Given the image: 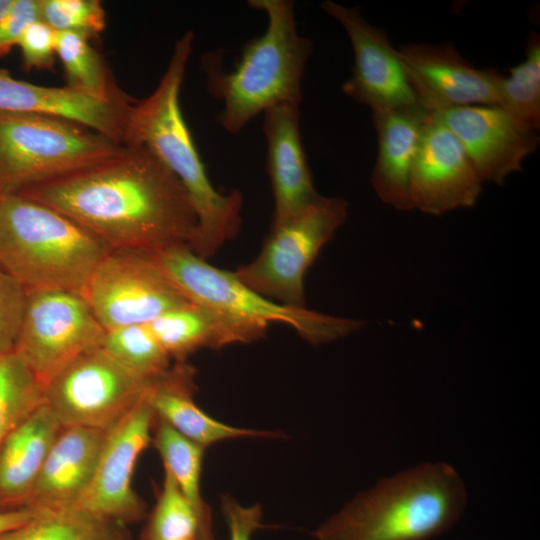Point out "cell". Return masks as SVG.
<instances>
[{"label": "cell", "instance_id": "6da1fadb", "mask_svg": "<svg viewBox=\"0 0 540 540\" xmlns=\"http://www.w3.org/2000/svg\"><path fill=\"white\" fill-rule=\"evenodd\" d=\"M66 215L111 249L156 253L190 247L197 229L191 200L176 176L144 146L19 193Z\"/></svg>", "mask_w": 540, "mask_h": 540}, {"label": "cell", "instance_id": "7a4b0ae2", "mask_svg": "<svg viewBox=\"0 0 540 540\" xmlns=\"http://www.w3.org/2000/svg\"><path fill=\"white\" fill-rule=\"evenodd\" d=\"M194 34L179 38L156 89L135 100L125 129L124 146H144L180 181L197 216L190 249L206 260L237 236L242 224L239 190L220 193L211 183L180 106V90L192 52Z\"/></svg>", "mask_w": 540, "mask_h": 540}, {"label": "cell", "instance_id": "3957f363", "mask_svg": "<svg viewBox=\"0 0 540 540\" xmlns=\"http://www.w3.org/2000/svg\"><path fill=\"white\" fill-rule=\"evenodd\" d=\"M248 5L266 14L267 27L246 43L235 66L227 71L220 51L201 59L208 92L222 104L218 122L231 134L273 106L301 104L312 52V42L298 32L293 1L250 0Z\"/></svg>", "mask_w": 540, "mask_h": 540}, {"label": "cell", "instance_id": "277c9868", "mask_svg": "<svg viewBox=\"0 0 540 540\" xmlns=\"http://www.w3.org/2000/svg\"><path fill=\"white\" fill-rule=\"evenodd\" d=\"M458 472L422 463L358 494L313 533L315 540H430L451 529L466 506Z\"/></svg>", "mask_w": 540, "mask_h": 540}, {"label": "cell", "instance_id": "5b68a950", "mask_svg": "<svg viewBox=\"0 0 540 540\" xmlns=\"http://www.w3.org/2000/svg\"><path fill=\"white\" fill-rule=\"evenodd\" d=\"M110 250L50 206L19 194L0 196V263L26 291L83 295Z\"/></svg>", "mask_w": 540, "mask_h": 540}, {"label": "cell", "instance_id": "8992f818", "mask_svg": "<svg viewBox=\"0 0 540 540\" xmlns=\"http://www.w3.org/2000/svg\"><path fill=\"white\" fill-rule=\"evenodd\" d=\"M123 146L65 118L0 111V196L96 164Z\"/></svg>", "mask_w": 540, "mask_h": 540}, {"label": "cell", "instance_id": "52a82bcc", "mask_svg": "<svg viewBox=\"0 0 540 540\" xmlns=\"http://www.w3.org/2000/svg\"><path fill=\"white\" fill-rule=\"evenodd\" d=\"M152 256L191 302L249 322L288 325L311 344L337 340L361 325L357 320L272 301L243 284L234 272L212 266L198 257L187 245L172 246Z\"/></svg>", "mask_w": 540, "mask_h": 540}, {"label": "cell", "instance_id": "ba28073f", "mask_svg": "<svg viewBox=\"0 0 540 540\" xmlns=\"http://www.w3.org/2000/svg\"><path fill=\"white\" fill-rule=\"evenodd\" d=\"M347 209L344 199L321 195L294 216L272 224L256 258L234 274L243 284L269 299L306 308V272L345 222Z\"/></svg>", "mask_w": 540, "mask_h": 540}, {"label": "cell", "instance_id": "9c48e42d", "mask_svg": "<svg viewBox=\"0 0 540 540\" xmlns=\"http://www.w3.org/2000/svg\"><path fill=\"white\" fill-rule=\"evenodd\" d=\"M153 384L97 346L79 355L46 384L45 404L62 427L109 431L147 396Z\"/></svg>", "mask_w": 540, "mask_h": 540}, {"label": "cell", "instance_id": "30bf717a", "mask_svg": "<svg viewBox=\"0 0 540 540\" xmlns=\"http://www.w3.org/2000/svg\"><path fill=\"white\" fill-rule=\"evenodd\" d=\"M104 334L83 295L27 291L13 351L46 386L79 355L100 346Z\"/></svg>", "mask_w": 540, "mask_h": 540}, {"label": "cell", "instance_id": "8fae6325", "mask_svg": "<svg viewBox=\"0 0 540 540\" xmlns=\"http://www.w3.org/2000/svg\"><path fill=\"white\" fill-rule=\"evenodd\" d=\"M106 330L148 324L191 302L167 277L152 254L112 249L92 273L83 293Z\"/></svg>", "mask_w": 540, "mask_h": 540}, {"label": "cell", "instance_id": "7c38bea8", "mask_svg": "<svg viewBox=\"0 0 540 540\" xmlns=\"http://www.w3.org/2000/svg\"><path fill=\"white\" fill-rule=\"evenodd\" d=\"M147 397L108 431L92 482L77 505L127 526L147 516L132 487L137 459L152 441L155 414Z\"/></svg>", "mask_w": 540, "mask_h": 540}, {"label": "cell", "instance_id": "4fadbf2b", "mask_svg": "<svg viewBox=\"0 0 540 540\" xmlns=\"http://www.w3.org/2000/svg\"><path fill=\"white\" fill-rule=\"evenodd\" d=\"M320 6L344 28L353 49L352 73L342 86L345 94L372 112L420 106L386 32L371 25L358 7L331 0Z\"/></svg>", "mask_w": 540, "mask_h": 540}, {"label": "cell", "instance_id": "5bb4252c", "mask_svg": "<svg viewBox=\"0 0 540 540\" xmlns=\"http://www.w3.org/2000/svg\"><path fill=\"white\" fill-rule=\"evenodd\" d=\"M397 53L418 104L428 114L497 105L502 74L475 67L453 44H406Z\"/></svg>", "mask_w": 540, "mask_h": 540}, {"label": "cell", "instance_id": "9a60e30c", "mask_svg": "<svg viewBox=\"0 0 540 540\" xmlns=\"http://www.w3.org/2000/svg\"><path fill=\"white\" fill-rule=\"evenodd\" d=\"M459 140L482 182L502 185L537 150L538 131L498 106L474 105L429 114Z\"/></svg>", "mask_w": 540, "mask_h": 540}, {"label": "cell", "instance_id": "2e32d148", "mask_svg": "<svg viewBox=\"0 0 540 540\" xmlns=\"http://www.w3.org/2000/svg\"><path fill=\"white\" fill-rule=\"evenodd\" d=\"M482 184L456 136L428 114L411 172L413 209L439 216L472 207Z\"/></svg>", "mask_w": 540, "mask_h": 540}, {"label": "cell", "instance_id": "e0dca14e", "mask_svg": "<svg viewBox=\"0 0 540 540\" xmlns=\"http://www.w3.org/2000/svg\"><path fill=\"white\" fill-rule=\"evenodd\" d=\"M135 100L123 91L102 97L70 87H48L13 78L0 70V111L65 118L122 144Z\"/></svg>", "mask_w": 540, "mask_h": 540}, {"label": "cell", "instance_id": "ac0fdd59", "mask_svg": "<svg viewBox=\"0 0 540 540\" xmlns=\"http://www.w3.org/2000/svg\"><path fill=\"white\" fill-rule=\"evenodd\" d=\"M300 105L285 103L263 113L267 172L274 197L272 224L294 216L321 195L316 191L300 134Z\"/></svg>", "mask_w": 540, "mask_h": 540}, {"label": "cell", "instance_id": "d6986e66", "mask_svg": "<svg viewBox=\"0 0 540 540\" xmlns=\"http://www.w3.org/2000/svg\"><path fill=\"white\" fill-rule=\"evenodd\" d=\"M107 433L88 427H62L26 508L42 511L77 506L92 482Z\"/></svg>", "mask_w": 540, "mask_h": 540}, {"label": "cell", "instance_id": "ffe728a7", "mask_svg": "<svg viewBox=\"0 0 540 540\" xmlns=\"http://www.w3.org/2000/svg\"><path fill=\"white\" fill-rule=\"evenodd\" d=\"M427 118L420 106L372 112L378 149L371 183L383 203L400 211L413 209L411 172Z\"/></svg>", "mask_w": 540, "mask_h": 540}, {"label": "cell", "instance_id": "44dd1931", "mask_svg": "<svg viewBox=\"0 0 540 540\" xmlns=\"http://www.w3.org/2000/svg\"><path fill=\"white\" fill-rule=\"evenodd\" d=\"M152 333L176 362H185L202 348L218 349L263 338L268 326L234 318L208 306L189 302L148 323Z\"/></svg>", "mask_w": 540, "mask_h": 540}, {"label": "cell", "instance_id": "7402d4cb", "mask_svg": "<svg viewBox=\"0 0 540 540\" xmlns=\"http://www.w3.org/2000/svg\"><path fill=\"white\" fill-rule=\"evenodd\" d=\"M195 374L196 370L189 364L176 362L153 384L147 397L156 417L183 437L203 448L235 438L284 437L276 431L228 425L208 415L194 401L197 390Z\"/></svg>", "mask_w": 540, "mask_h": 540}, {"label": "cell", "instance_id": "603a6c76", "mask_svg": "<svg viewBox=\"0 0 540 540\" xmlns=\"http://www.w3.org/2000/svg\"><path fill=\"white\" fill-rule=\"evenodd\" d=\"M62 426L44 403L0 450V511L24 509L47 454Z\"/></svg>", "mask_w": 540, "mask_h": 540}, {"label": "cell", "instance_id": "cb8c5ba5", "mask_svg": "<svg viewBox=\"0 0 540 540\" xmlns=\"http://www.w3.org/2000/svg\"><path fill=\"white\" fill-rule=\"evenodd\" d=\"M0 540H132L127 525L78 506L37 511Z\"/></svg>", "mask_w": 540, "mask_h": 540}, {"label": "cell", "instance_id": "d4e9b609", "mask_svg": "<svg viewBox=\"0 0 540 540\" xmlns=\"http://www.w3.org/2000/svg\"><path fill=\"white\" fill-rule=\"evenodd\" d=\"M152 442L164 469L173 476L182 494L198 514L204 529L214 535L211 510L202 497L200 485L205 448L183 437L156 415Z\"/></svg>", "mask_w": 540, "mask_h": 540}, {"label": "cell", "instance_id": "484cf974", "mask_svg": "<svg viewBox=\"0 0 540 540\" xmlns=\"http://www.w3.org/2000/svg\"><path fill=\"white\" fill-rule=\"evenodd\" d=\"M45 385L14 352L0 355V450L42 404Z\"/></svg>", "mask_w": 540, "mask_h": 540}, {"label": "cell", "instance_id": "4316f807", "mask_svg": "<svg viewBox=\"0 0 540 540\" xmlns=\"http://www.w3.org/2000/svg\"><path fill=\"white\" fill-rule=\"evenodd\" d=\"M100 347L122 367L152 383L172 366L148 324L106 330Z\"/></svg>", "mask_w": 540, "mask_h": 540}, {"label": "cell", "instance_id": "83f0119b", "mask_svg": "<svg viewBox=\"0 0 540 540\" xmlns=\"http://www.w3.org/2000/svg\"><path fill=\"white\" fill-rule=\"evenodd\" d=\"M146 517L140 540H215L166 469L155 506Z\"/></svg>", "mask_w": 540, "mask_h": 540}, {"label": "cell", "instance_id": "f1b7e54d", "mask_svg": "<svg viewBox=\"0 0 540 540\" xmlns=\"http://www.w3.org/2000/svg\"><path fill=\"white\" fill-rule=\"evenodd\" d=\"M515 119L539 131L540 127V37L529 34L525 59L502 75L497 105Z\"/></svg>", "mask_w": 540, "mask_h": 540}, {"label": "cell", "instance_id": "f546056e", "mask_svg": "<svg viewBox=\"0 0 540 540\" xmlns=\"http://www.w3.org/2000/svg\"><path fill=\"white\" fill-rule=\"evenodd\" d=\"M55 48L63 64L68 86L102 97L120 91L88 39L75 33L56 32Z\"/></svg>", "mask_w": 540, "mask_h": 540}, {"label": "cell", "instance_id": "4dcf8cb0", "mask_svg": "<svg viewBox=\"0 0 540 540\" xmlns=\"http://www.w3.org/2000/svg\"><path fill=\"white\" fill-rule=\"evenodd\" d=\"M41 20L56 32H70L86 39L106 26L105 10L98 0H40Z\"/></svg>", "mask_w": 540, "mask_h": 540}, {"label": "cell", "instance_id": "1f68e13d", "mask_svg": "<svg viewBox=\"0 0 540 540\" xmlns=\"http://www.w3.org/2000/svg\"><path fill=\"white\" fill-rule=\"evenodd\" d=\"M27 291L0 263V355L13 351Z\"/></svg>", "mask_w": 540, "mask_h": 540}, {"label": "cell", "instance_id": "d6a6232c", "mask_svg": "<svg viewBox=\"0 0 540 540\" xmlns=\"http://www.w3.org/2000/svg\"><path fill=\"white\" fill-rule=\"evenodd\" d=\"M17 46L24 68L50 69L56 55V31L42 20L31 23L20 36Z\"/></svg>", "mask_w": 540, "mask_h": 540}, {"label": "cell", "instance_id": "836d02e7", "mask_svg": "<svg viewBox=\"0 0 540 540\" xmlns=\"http://www.w3.org/2000/svg\"><path fill=\"white\" fill-rule=\"evenodd\" d=\"M38 20H41L40 0H14L0 19V57L9 53L24 30Z\"/></svg>", "mask_w": 540, "mask_h": 540}, {"label": "cell", "instance_id": "e575fe53", "mask_svg": "<svg viewBox=\"0 0 540 540\" xmlns=\"http://www.w3.org/2000/svg\"><path fill=\"white\" fill-rule=\"evenodd\" d=\"M221 511L229 530L230 540H251L252 534L264 527L259 504L246 507L231 496L223 495Z\"/></svg>", "mask_w": 540, "mask_h": 540}, {"label": "cell", "instance_id": "d590c367", "mask_svg": "<svg viewBox=\"0 0 540 540\" xmlns=\"http://www.w3.org/2000/svg\"><path fill=\"white\" fill-rule=\"evenodd\" d=\"M37 511L24 508L12 511H0V534L16 529L29 522Z\"/></svg>", "mask_w": 540, "mask_h": 540}, {"label": "cell", "instance_id": "8d00e7d4", "mask_svg": "<svg viewBox=\"0 0 540 540\" xmlns=\"http://www.w3.org/2000/svg\"><path fill=\"white\" fill-rule=\"evenodd\" d=\"M14 0H0V19L9 11Z\"/></svg>", "mask_w": 540, "mask_h": 540}]
</instances>
